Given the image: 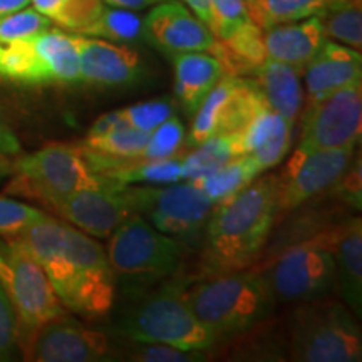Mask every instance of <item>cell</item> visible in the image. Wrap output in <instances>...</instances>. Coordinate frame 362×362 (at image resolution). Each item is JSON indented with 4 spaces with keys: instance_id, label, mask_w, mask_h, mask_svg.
<instances>
[{
    "instance_id": "1",
    "label": "cell",
    "mask_w": 362,
    "mask_h": 362,
    "mask_svg": "<svg viewBox=\"0 0 362 362\" xmlns=\"http://www.w3.org/2000/svg\"><path fill=\"white\" fill-rule=\"evenodd\" d=\"M277 175L252 181L218 203L206 223L202 265L208 275L248 269L260 255L277 218Z\"/></svg>"
},
{
    "instance_id": "2",
    "label": "cell",
    "mask_w": 362,
    "mask_h": 362,
    "mask_svg": "<svg viewBox=\"0 0 362 362\" xmlns=\"http://www.w3.org/2000/svg\"><path fill=\"white\" fill-rule=\"evenodd\" d=\"M180 292L198 320L216 339L250 330L270 314L277 302L265 270L257 269L208 275Z\"/></svg>"
},
{
    "instance_id": "3",
    "label": "cell",
    "mask_w": 362,
    "mask_h": 362,
    "mask_svg": "<svg viewBox=\"0 0 362 362\" xmlns=\"http://www.w3.org/2000/svg\"><path fill=\"white\" fill-rule=\"evenodd\" d=\"M287 347L288 359L298 362H357L362 334L349 307L320 297L292 312Z\"/></svg>"
},
{
    "instance_id": "4",
    "label": "cell",
    "mask_w": 362,
    "mask_h": 362,
    "mask_svg": "<svg viewBox=\"0 0 362 362\" xmlns=\"http://www.w3.org/2000/svg\"><path fill=\"white\" fill-rule=\"evenodd\" d=\"M121 332L131 341L166 344L192 352L210 349L218 341L193 314L180 288H163L141 298L126 312Z\"/></svg>"
},
{
    "instance_id": "5",
    "label": "cell",
    "mask_w": 362,
    "mask_h": 362,
    "mask_svg": "<svg viewBox=\"0 0 362 362\" xmlns=\"http://www.w3.org/2000/svg\"><path fill=\"white\" fill-rule=\"evenodd\" d=\"M0 79L22 86L81 81L76 34L49 27L30 37L0 44Z\"/></svg>"
},
{
    "instance_id": "6",
    "label": "cell",
    "mask_w": 362,
    "mask_h": 362,
    "mask_svg": "<svg viewBox=\"0 0 362 362\" xmlns=\"http://www.w3.org/2000/svg\"><path fill=\"white\" fill-rule=\"evenodd\" d=\"M336 232L317 235L280 253L270 269L265 270L275 300L300 304L325 297L332 291L336 284Z\"/></svg>"
},
{
    "instance_id": "7",
    "label": "cell",
    "mask_w": 362,
    "mask_h": 362,
    "mask_svg": "<svg viewBox=\"0 0 362 362\" xmlns=\"http://www.w3.org/2000/svg\"><path fill=\"white\" fill-rule=\"evenodd\" d=\"M0 287L27 330L64 314L44 269L17 237H0Z\"/></svg>"
},
{
    "instance_id": "8",
    "label": "cell",
    "mask_w": 362,
    "mask_h": 362,
    "mask_svg": "<svg viewBox=\"0 0 362 362\" xmlns=\"http://www.w3.org/2000/svg\"><path fill=\"white\" fill-rule=\"evenodd\" d=\"M107 238V259L115 275L123 279H160L180 265L181 243L139 214L131 215Z\"/></svg>"
},
{
    "instance_id": "9",
    "label": "cell",
    "mask_w": 362,
    "mask_h": 362,
    "mask_svg": "<svg viewBox=\"0 0 362 362\" xmlns=\"http://www.w3.org/2000/svg\"><path fill=\"white\" fill-rule=\"evenodd\" d=\"M19 181L49 205L64 200L83 188L104 183L86 160L81 148L69 144H49L16 163Z\"/></svg>"
},
{
    "instance_id": "10",
    "label": "cell",
    "mask_w": 362,
    "mask_h": 362,
    "mask_svg": "<svg viewBox=\"0 0 362 362\" xmlns=\"http://www.w3.org/2000/svg\"><path fill=\"white\" fill-rule=\"evenodd\" d=\"M66 247L71 262V300L67 309L99 317L115 302V272L107 253L90 235L66 223Z\"/></svg>"
},
{
    "instance_id": "11",
    "label": "cell",
    "mask_w": 362,
    "mask_h": 362,
    "mask_svg": "<svg viewBox=\"0 0 362 362\" xmlns=\"http://www.w3.org/2000/svg\"><path fill=\"white\" fill-rule=\"evenodd\" d=\"M124 187L136 214H144L155 228L175 238H188L200 233L215 208L192 181L171 183L163 188Z\"/></svg>"
},
{
    "instance_id": "12",
    "label": "cell",
    "mask_w": 362,
    "mask_h": 362,
    "mask_svg": "<svg viewBox=\"0 0 362 362\" xmlns=\"http://www.w3.org/2000/svg\"><path fill=\"white\" fill-rule=\"evenodd\" d=\"M356 148L296 149L277 175V214H287L332 189L354 161Z\"/></svg>"
},
{
    "instance_id": "13",
    "label": "cell",
    "mask_w": 362,
    "mask_h": 362,
    "mask_svg": "<svg viewBox=\"0 0 362 362\" xmlns=\"http://www.w3.org/2000/svg\"><path fill=\"white\" fill-rule=\"evenodd\" d=\"M362 133V88L351 84L307 104L298 149L356 148Z\"/></svg>"
},
{
    "instance_id": "14",
    "label": "cell",
    "mask_w": 362,
    "mask_h": 362,
    "mask_svg": "<svg viewBox=\"0 0 362 362\" xmlns=\"http://www.w3.org/2000/svg\"><path fill=\"white\" fill-rule=\"evenodd\" d=\"M19 342L25 359L39 362H94L111 354L110 339L64 314L29 330Z\"/></svg>"
},
{
    "instance_id": "15",
    "label": "cell",
    "mask_w": 362,
    "mask_h": 362,
    "mask_svg": "<svg viewBox=\"0 0 362 362\" xmlns=\"http://www.w3.org/2000/svg\"><path fill=\"white\" fill-rule=\"evenodd\" d=\"M51 206L69 225L94 238H107L131 215H136L126 187L111 181L79 189Z\"/></svg>"
},
{
    "instance_id": "16",
    "label": "cell",
    "mask_w": 362,
    "mask_h": 362,
    "mask_svg": "<svg viewBox=\"0 0 362 362\" xmlns=\"http://www.w3.org/2000/svg\"><path fill=\"white\" fill-rule=\"evenodd\" d=\"M143 35L146 42L170 57L183 52H211L216 44L210 27L178 0L153 6L143 19Z\"/></svg>"
},
{
    "instance_id": "17",
    "label": "cell",
    "mask_w": 362,
    "mask_h": 362,
    "mask_svg": "<svg viewBox=\"0 0 362 362\" xmlns=\"http://www.w3.org/2000/svg\"><path fill=\"white\" fill-rule=\"evenodd\" d=\"M81 81L103 88H124L143 78V61L128 44L76 34Z\"/></svg>"
},
{
    "instance_id": "18",
    "label": "cell",
    "mask_w": 362,
    "mask_h": 362,
    "mask_svg": "<svg viewBox=\"0 0 362 362\" xmlns=\"http://www.w3.org/2000/svg\"><path fill=\"white\" fill-rule=\"evenodd\" d=\"M304 78L307 104H314L339 89L361 83V52L349 45L325 40L304 69Z\"/></svg>"
},
{
    "instance_id": "19",
    "label": "cell",
    "mask_w": 362,
    "mask_h": 362,
    "mask_svg": "<svg viewBox=\"0 0 362 362\" xmlns=\"http://www.w3.org/2000/svg\"><path fill=\"white\" fill-rule=\"evenodd\" d=\"M325 40L327 34L319 16L279 24L264 30L267 59L284 62L300 72H304Z\"/></svg>"
},
{
    "instance_id": "20",
    "label": "cell",
    "mask_w": 362,
    "mask_h": 362,
    "mask_svg": "<svg viewBox=\"0 0 362 362\" xmlns=\"http://www.w3.org/2000/svg\"><path fill=\"white\" fill-rule=\"evenodd\" d=\"M252 74L265 106L296 123L304 106L302 72L284 62L265 59Z\"/></svg>"
},
{
    "instance_id": "21",
    "label": "cell",
    "mask_w": 362,
    "mask_h": 362,
    "mask_svg": "<svg viewBox=\"0 0 362 362\" xmlns=\"http://www.w3.org/2000/svg\"><path fill=\"white\" fill-rule=\"evenodd\" d=\"M175 66V94L185 112L193 116L206 94L225 76L223 66L210 52H183L171 56Z\"/></svg>"
},
{
    "instance_id": "22",
    "label": "cell",
    "mask_w": 362,
    "mask_h": 362,
    "mask_svg": "<svg viewBox=\"0 0 362 362\" xmlns=\"http://www.w3.org/2000/svg\"><path fill=\"white\" fill-rule=\"evenodd\" d=\"M336 284L342 302L356 317L362 314V226L361 220L337 228L334 238Z\"/></svg>"
},
{
    "instance_id": "23",
    "label": "cell",
    "mask_w": 362,
    "mask_h": 362,
    "mask_svg": "<svg viewBox=\"0 0 362 362\" xmlns=\"http://www.w3.org/2000/svg\"><path fill=\"white\" fill-rule=\"evenodd\" d=\"M183 158H166V160H129L119 161L110 166L101 175L111 183L133 185V183H153L171 185L183 180Z\"/></svg>"
},
{
    "instance_id": "24",
    "label": "cell",
    "mask_w": 362,
    "mask_h": 362,
    "mask_svg": "<svg viewBox=\"0 0 362 362\" xmlns=\"http://www.w3.org/2000/svg\"><path fill=\"white\" fill-rule=\"evenodd\" d=\"M260 176L257 166L248 155H240L226 161L218 170L211 171L202 178L192 181L205 193V197L216 206L218 203L228 200L233 194L242 192L247 185Z\"/></svg>"
},
{
    "instance_id": "25",
    "label": "cell",
    "mask_w": 362,
    "mask_h": 362,
    "mask_svg": "<svg viewBox=\"0 0 362 362\" xmlns=\"http://www.w3.org/2000/svg\"><path fill=\"white\" fill-rule=\"evenodd\" d=\"M332 0H248V17L262 30L320 16Z\"/></svg>"
},
{
    "instance_id": "26",
    "label": "cell",
    "mask_w": 362,
    "mask_h": 362,
    "mask_svg": "<svg viewBox=\"0 0 362 362\" xmlns=\"http://www.w3.org/2000/svg\"><path fill=\"white\" fill-rule=\"evenodd\" d=\"M33 7L72 34H84L106 4L103 0H30Z\"/></svg>"
},
{
    "instance_id": "27",
    "label": "cell",
    "mask_w": 362,
    "mask_h": 362,
    "mask_svg": "<svg viewBox=\"0 0 362 362\" xmlns=\"http://www.w3.org/2000/svg\"><path fill=\"white\" fill-rule=\"evenodd\" d=\"M240 156L237 146V133L215 134L208 138L194 151L183 158V181H194L211 171L218 170L226 161Z\"/></svg>"
},
{
    "instance_id": "28",
    "label": "cell",
    "mask_w": 362,
    "mask_h": 362,
    "mask_svg": "<svg viewBox=\"0 0 362 362\" xmlns=\"http://www.w3.org/2000/svg\"><path fill=\"white\" fill-rule=\"evenodd\" d=\"M81 35L106 39L117 44H133L144 39L143 19L136 11L104 6L93 25Z\"/></svg>"
},
{
    "instance_id": "29",
    "label": "cell",
    "mask_w": 362,
    "mask_h": 362,
    "mask_svg": "<svg viewBox=\"0 0 362 362\" xmlns=\"http://www.w3.org/2000/svg\"><path fill=\"white\" fill-rule=\"evenodd\" d=\"M319 17L329 37L359 51L362 45L361 0H332Z\"/></svg>"
},
{
    "instance_id": "30",
    "label": "cell",
    "mask_w": 362,
    "mask_h": 362,
    "mask_svg": "<svg viewBox=\"0 0 362 362\" xmlns=\"http://www.w3.org/2000/svg\"><path fill=\"white\" fill-rule=\"evenodd\" d=\"M293 124L296 123L285 119V117L269 110V107H264L248 121L245 128L237 133L238 155H250L262 144H265L274 136H277L280 131L291 128Z\"/></svg>"
},
{
    "instance_id": "31",
    "label": "cell",
    "mask_w": 362,
    "mask_h": 362,
    "mask_svg": "<svg viewBox=\"0 0 362 362\" xmlns=\"http://www.w3.org/2000/svg\"><path fill=\"white\" fill-rule=\"evenodd\" d=\"M185 144V126L173 115L156 126L148 136V143L138 160H166L176 158Z\"/></svg>"
},
{
    "instance_id": "32",
    "label": "cell",
    "mask_w": 362,
    "mask_h": 362,
    "mask_svg": "<svg viewBox=\"0 0 362 362\" xmlns=\"http://www.w3.org/2000/svg\"><path fill=\"white\" fill-rule=\"evenodd\" d=\"M124 359L136 362H197L205 359L203 352L183 351L178 347L156 342L131 341L123 349Z\"/></svg>"
},
{
    "instance_id": "33",
    "label": "cell",
    "mask_w": 362,
    "mask_h": 362,
    "mask_svg": "<svg viewBox=\"0 0 362 362\" xmlns=\"http://www.w3.org/2000/svg\"><path fill=\"white\" fill-rule=\"evenodd\" d=\"M49 27H51V21L35 8H22L7 16H0V44L30 37V35L44 33Z\"/></svg>"
},
{
    "instance_id": "34",
    "label": "cell",
    "mask_w": 362,
    "mask_h": 362,
    "mask_svg": "<svg viewBox=\"0 0 362 362\" xmlns=\"http://www.w3.org/2000/svg\"><path fill=\"white\" fill-rule=\"evenodd\" d=\"M175 115V103L170 98L151 99L148 103L136 104L123 110V116L131 128L151 133L156 126Z\"/></svg>"
},
{
    "instance_id": "35",
    "label": "cell",
    "mask_w": 362,
    "mask_h": 362,
    "mask_svg": "<svg viewBox=\"0 0 362 362\" xmlns=\"http://www.w3.org/2000/svg\"><path fill=\"white\" fill-rule=\"evenodd\" d=\"M211 33L218 40L230 37L240 25L250 21L247 0H210Z\"/></svg>"
},
{
    "instance_id": "36",
    "label": "cell",
    "mask_w": 362,
    "mask_h": 362,
    "mask_svg": "<svg viewBox=\"0 0 362 362\" xmlns=\"http://www.w3.org/2000/svg\"><path fill=\"white\" fill-rule=\"evenodd\" d=\"M47 216L37 208L11 198H0V237H16Z\"/></svg>"
},
{
    "instance_id": "37",
    "label": "cell",
    "mask_w": 362,
    "mask_h": 362,
    "mask_svg": "<svg viewBox=\"0 0 362 362\" xmlns=\"http://www.w3.org/2000/svg\"><path fill=\"white\" fill-rule=\"evenodd\" d=\"M19 346V317L0 287V361L12 359Z\"/></svg>"
},
{
    "instance_id": "38",
    "label": "cell",
    "mask_w": 362,
    "mask_h": 362,
    "mask_svg": "<svg viewBox=\"0 0 362 362\" xmlns=\"http://www.w3.org/2000/svg\"><path fill=\"white\" fill-rule=\"evenodd\" d=\"M292 131H293V126L280 131V133L277 136H274L270 141L262 144L260 148H257L255 151L248 155L252 158L253 165L257 166V170H259L260 175L264 173V171L277 166L279 163L284 160L285 155L288 153V148H291L292 144Z\"/></svg>"
},
{
    "instance_id": "39",
    "label": "cell",
    "mask_w": 362,
    "mask_h": 362,
    "mask_svg": "<svg viewBox=\"0 0 362 362\" xmlns=\"http://www.w3.org/2000/svg\"><path fill=\"white\" fill-rule=\"evenodd\" d=\"M123 126H129L128 123H126V119L123 116V110L107 112V115L101 116L96 123L90 126V129H89L88 136H86L84 143L96 141V139L104 138L106 134H110V133H112V131L123 128Z\"/></svg>"
},
{
    "instance_id": "40",
    "label": "cell",
    "mask_w": 362,
    "mask_h": 362,
    "mask_svg": "<svg viewBox=\"0 0 362 362\" xmlns=\"http://www.w3.org/2000/svg\"><path fill=\"white\" fill-rule=\"evenodd\" d=\"M21 151V143L0 116V156H12Z\"/></svg>"
},
{
    "instance_id": "41",
    "label": "cell",
    "mask_w": 362,
    "mask_h": 362,
    "mask_svg": "<svg viewBox=\"0 0 362 362\" xmlns=\"http://www.w3.org/2000/svg\"><path fill=\"white\" fill-rule=\"evenodd\" d=\"M202 22L211 27V6L210 0H181ZM211 30V29H210Z\"/></svg>"
},
{
    "instance_id": "42",
    "label": "cell",
    "mask_w": 362,
    "mask_h": 362,
    "mask_svg": "<svg viewBox=\"0 0 362 362\" xmlns=\"http://www.w3.org/2000/svg\"><path fill=\"white\" fill-rule=\"evenodd\" d=\"M106 6L129 8V11H144V8L156 6V4L165 2V0H103Z\"/></svg>"
},
{
    "instance_id": "43",
    "label": "cell",
    "mask_w": 362,
    "mask_h": 362,
    "mask_svg": "<svg viewBox=\"0 0 362 362\" xmlns=\"http://www.w3.org/2000/svg\"><path fill=\"white\" fill-rule=\"evenodd\" d=\"M30 4V0H0V16L22 11Z\"/></svg>"
},
{
    "instance_id": "44",
    "label": "cell",
    "mask_w": 362,
    "mask_h": 362,
    "mask_svg": "<svg viewBox=\"0 0 362 362\" xmlns=\"http://www.w3.org/2000/svg\"><path fill=\"white\" fill-rule=\"evenodd\" d=\"M6 175H8V163L4 160V156H0V180Z\"/></svg>"
},
{
    "instance_id": "45",
    "label": "cell",
    "mask_w": 362,
    "mask_h": 362,
    "mask_svg": "<svg viewBox=\"0 0 362 362\" xmlns=\"http://www.w3.org/2000/svg\"><path fill=\"white\" fill-rule=\"evenodd\" d=\"M247 2H248V0H247Z\"/></svg>"
}]
</instances>
